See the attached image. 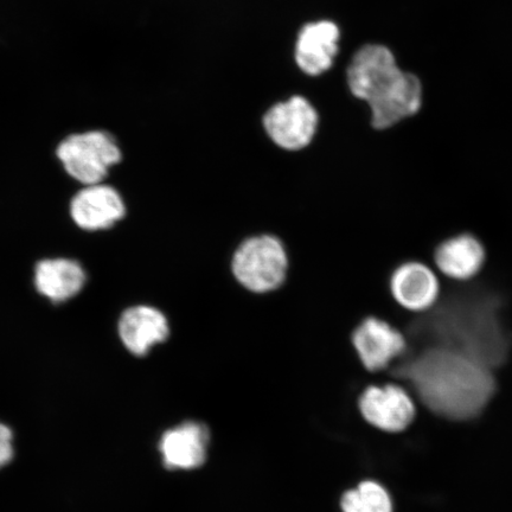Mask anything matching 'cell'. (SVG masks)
Instances as JSON below:
<instances>
[{"label": "cell", "mask_w": 512, "mask_h": 512, "mask_svg": "<svg viewBox=\"0 0 512 512\" xmlns=\"http://www.w3.org/2000/svg\"><path fill=\"white\" fill-rule=\"evenodd\" d=\"M486 259L483 243L475 235L459 234L440 243L435 249L434 261L446 277L467 281L476 277Z\"/></svg>", "instance_id": "obj_13"}, {"label": "cell", "mask_w": 512, "mask_h": 512, "mask_svg": "<svg viewBox=\"0 0 512 512\" xmlns=\"http://www.w3.org/2000/svg\"><path fill=\"white\" fill-rule=\"evenodd\" d=\"M291 270L290 252L280 236H247L234 248L229 271L236 284L253 296H268L283 288Z\"/></svg>", "instance_id": "obj_4"}, {"label": "cell", "mask_w": 512, "mask_h": 512, "mask_svg": "<svg viewBox=\"0 0 512 512\" xmlns=\"http://www.w3.org/2000/svg\"><path fill=\"white\" fill-rule=\"evenodd\" d=\"M14 458L12 432L8 426L0 424V467L9 464Z\"/></svg>", "instance_id": "obj_17"}, {"label": "cell", "mask_w": 512, "mask_h": 512, "mask_svg": "<svg viewBox=\"0 0 512 512\" xmlns=\"http://www.w3.org/2000/svg\"><path fill=\"white\" fill-rule=\"evenodd\" d=\"M262 126L270 142L280 151L300 153L315 142L319 117L303 96H292L270 108L262 118Z\"/></svg>", "instance_id": "obj_6"}, {"label": "cell", "mask_w": 512, "mask_h": 512, "mask_svg": "<svg viewBox=\"0 0 512 512\" xmlns=\"http://www.w3.org/2000/svg\"><path fill=\"white\" fill-rule=\"evenodd\" d=\"M341 32L334 22L319 21L306 24L299 32L296 44V62L307 75L328 72L338 53Z\"/></svg>", "instance_id": "obj_12"}, {"label": "cell", "mask_w": 512, "mask_h": 512, "mask_svg": "<svg viewBox=\"0 0 512 512\" xmlns=\"http://www.w3.org/2000/svg\"><path fill=\"white\" fill-rule=\"evenodd\" d=\"M344 512H392L387 491L374 482H364L342 499Z\"/></svg>", "instance_id": "obj_16"}, {"label": "cell", "mask_w": 512, "mask_h": 512, "mask_svg": "<svg viewBox=\"0 0 512 512\" xmlns=\"http://www.w3.org/2000/svg\"><path fill=\"white\" fill-rule=\"evenodd\" d=\"M393 374L411 383L431 411L453 420L475 418L496 389L491 369L438 347L408 350Z\"/></svg>", "instance_id": "obj_2"}, {"label": "cell", "mask_w": 512, "mask_h": 512, "mask_svg": "<svg viewBox=\"0 0 512 512\" xmlns=\"http://www.w3.org/2000/svg\"><path fill=\"white\" fill-rule=\"evenodd\" d=\"M350 344L362 366L371 373L387 369L390 363L407 354L405 334L388 320L366 316L350 332Z\"/></svg>", "instance_id": "obj_7"}, {"label": "cell", "mask_w": 512, "mask_h": 512, "mask_svg": "<svg viewBox=\"0 0 512 512\" xmlns=\"http://www.w3.org/2000/svg\"><path fill=\"white\" fill-rule=\"evenodd\" d=\"M361 412L371 425L388 432H399L414 419V405L402 388L387 384L369 387L360 399Z\"/></svg>", "instance_id": "obj_11"}, {"label": "cell", "mask_w": 512, "mask_h": 512, "mask_svg": "<svg viewBox=\"0 0 512 512\" xmlns=\"http://www.w3.org/2000/svg\"><path fill=\"white\" fill-rule=\"evenodd\" d=\"M505 305L503 294L490 287L456 288L409 322L408 350L444 348L491 370L499 368L508 361L512 347Z\"/></svg>", "instance_id": "obj_1"}, {"label": "cell", "mask_w": 512, "mask_h": 512, "mask_svg": "<svg viewBox=\"0 0 512 512\" xmlns=\"http://www.w3.org/2000/svg\"><path fill=\"white\" fill-rule=\"evenodd\" d=\"M57 156L76 181L93 185L101 183L112 166L120 163L121 150L110 134L88 132L64 140Z\"/></svg>", "instance_id": "obj_5"}, {"label": "cell", "mask_w": 512, "mask_h": 512, "mask_svg": "<svg viewBox=\"0 0 512 512\" xmlns=\"http://www.w3.org/2000/svg\"><path fill=\"white\" fill-rule=\"evenodd\" d=\"M86 283V273L78 262L69 259L43 260L36 266L35 285L42 296L54 303L66 302Z\"/></svg>", "instance_id": "obj_15"}, {"label": "cell", "mask_w": 512, "mask_h": 512, "mask_svg": "<svg viewBox=\"0 0 512 512\" xmlns=\"http://www.w3.org/2000/svg\"><path fill=\"white\" fill-rule=\"evenodd\" d=\"M118 334L128 352L145 357L158 345L170 341L171 320L162 307L150 304L130 306L121 313Z\"/></svg>", "instance_id": "obj_8"}, {"label": "cell", "mask_w": 512, "mask_h": 512, "mask_svg": "<svg viewBox=\"0 0 512 512\" xmlns=\"http://www.w3.org/2000/svg\"><path fill=\"white\" fill-rule=\"evenodd\" d=\"M347 79L352 95L369 105L375 130H388L413 117L422 106L420 80L402 72L392 51L380 44H369L357 51Z\"/></svg>", "instance_id": "obj_3"}, {"label": "cell", "mask_w": 512, "mask_h": 512, "mask_svg": "<svg viewBox=\"0 0 512 512\" xmlns=\"http://www.w3.org/2000/svg\"><path fill=\"white\" fill-rule=\"evenodd\" d=\"M70 215L82 229H108L124 219L125 201L117 189L108 185H87L70 203Z\"/></svg>", "instance_id": "obj_10"}, {"label": "cell", "mask_w": 512, "mask_h": 512, "mask_svg": "<svg viewBox=\"0 0 512 512\" xmlns=\"http://www.w3.org/2000/svg\"><path fill=\"white\" fill-rule=\"evenodd\" d=\"M207 428L187 422L163 435L160 443L164 464L171 470H191L201 466L207 457Z\"/></svg>", "instance_id": "obj_14"}, {"label": "cell", "mask_w": 512, "mask_h": 512, "mask_svg": "<svg viewBox=\"0 0 512 512\" xmlns=\"http://www.w3.org/2000/svg\"><path fill=\"white\" fill-rule=\"evenodd\" d=\"M389 291L403 309L424 313L438 303L440 285L430 267L409 261L390 274Z\"/></svg>", "instance_id": "obj_9"}]
</instances>
